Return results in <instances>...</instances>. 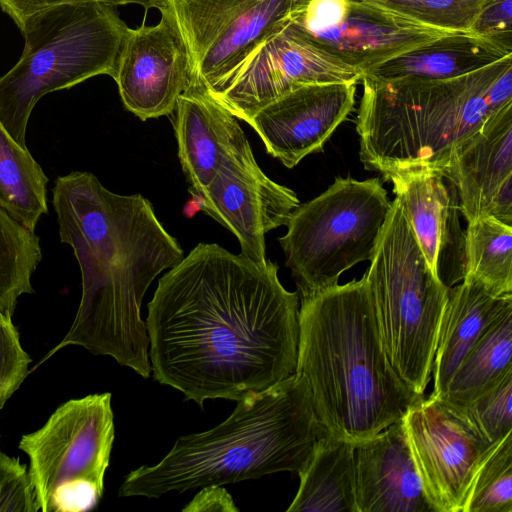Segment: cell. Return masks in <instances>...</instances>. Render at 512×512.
Here are the masks:
<instances>
[{
  "instance_id": "8",
  "label": "cell",
  "mask_w": 512,
  "mask_h": 512,
  "mask_svg": "<svg viewBox=\"0 0 512 512\" xmlns=\"http://www.w3.org/2000/svg\"><path fill=\"white\" fill-rule=\"evenodd\" d=\"M390 208L378 178L338 177L319 196L299 204L279 238L299 298L337 285L343 272L370 261Z\"/></svg>"
},
{
  "instance_id": "26",
  "label": "cell",
  "mask_w": 512,
  "mask_h": 512,
  "mask_svg": "<svg viewBox=\"0 0 512 512\" xmlns=\"http://www.w3.org/2000/svg\"><path fill=\"white\" fill-rule=\"evenodd\" d=\"M465 277L495 295L512 294V226L484 216L468 222Z\"/></svg>"
},
{
  "instance_id": "24",
  "label": "cell",
  "mask_w": 512,
  "mask_h": 512,
  "mask_svg": "<svg viewBox=\"0 0 512 512\" xmlns=\"http://www.w3.org/2000/svg\"><path fill=\"white\" fill-rule=\"evenodd\" d=\"M512 303L487 327L465 355L441 400L464 405L496 386L512 372Z\"/></svg>"
},
{
  "instance_id": "33",
  "label": "cell",
  "mask_w": 512,
  "mask_h": 512,
  "mask_svg": "<svg viewBox=\"0 0 512 512\" xmlns=\"http://www.w3.org/2000/svg\"><path fill=\"white\" fill-rule=\"evenodd\" d=\"M471 32L512 48V0H490L477 16Z\"/></svg>"
},
{
  "instance_id": "32",
  "label": "cell",
  "mask_w": 512,
  "mask_h": 512,
  "mask_svg": "<svg viewBox=\"0 0 512 512\" xmlns=\"http://www.w3.org/2000/svg\"><path fill=\"white\" fill-rule=\"evenodd\" d=\"M28 470L0 451V512H38Z\"/></svg>"
},
{
  "instance_id": "14",
  "label": "cell",
  "mask_w": 512,
  "mask_h": 512,
  "mask_svg": "<svg viewBox=\"0 0 512 512\" xmlns=\"http://www.w3.org/2000/svg\"><path fill=\"white\" fill-rule=\"evenodd\" d=\"M195 197L201 210L237 237L240 254L260 263L267 260L266 233L286 226L300 204L293 190L265 175L251 146L226 158Z\"/></svg>"
},
{
  "instance_id": "3",
  "label": "cell",
  "mask_w": 512,
  "mask_h": 512,
  "mask_svg": "<svg viewBox=\"0 0 512 512\" xmlns=\"http://www.w3.org/2000/svg\"><path fill=\"white\" fill-rule=\"evenodd\" d=\"M297 370L308 380L319 424L353 443L402 419L423 395L386 354L365 275L300 298Z\"/></svg>"
},
{
  "instance_id": "12",
  "label": "cell",
  "mask_w": 512,
  "mask_h": 512,
  "mask_svg": "<svg viewBox=\"0 0 512 512\" xmlns=\"http://www.w3.org/2000/svg\"><path fill=\"white\" fill-rule=\"evenodd\" d=\"M308 42L362 73L453 33L360 0H309L288 25Z\"/></svg>"
},
{
  "instance_id": "34",
  "label": "cell",
  "mask_w": 512,
  "mask_h": 512,
  "mask_svg": "<svg viewBox=\"0 0 512 512\" xmlns=\"http://www.w3.org/2000/svg\"><path fill=\"white\" fill-rule=\"evenodd\" d=\"M103 494L95 484L77 480L60 485L53 493L48 512H84L93 509Z\"/></svg>"
},
{
  "instance_id": "21",
  "label": "cell",
  "mask_w": 512,
  "mask_h": 512,
  "mask_svg": "<svg viewBox=\"0 0 512 512\" xmlns=\"http://www.w3.org/2000/svg\"><path fill=\"white\" fill-rule=\"evenodd\" d=\"M512 55V48L472 32H453L422 44L362 73V79L442 80L462 76Z\"/></svg>"
},
{
  "instance_id": "22",
  "label": "cell",
  "mask_w": 512,
  "mask_h": 512,
  "mask_svg": "<svg viewBox=\"0 0 512 512\" xmlns=\"http://www.w3.org/2000/svg\"><path fill=\"white\" fill-rule=\"evenodd\" d=\"M511 303L512 294L495 295L480 282L469 278L449 289L433 361V396L444 394L465 355Z\"/></svg>"
},
{
  "instance_id": "36",
  "label": "cell",
  "mask_w": 512,
  "mask_h": 512,
  "mask_svg": "<svg viewBox=\"0 0 512 512\" xmlns=\"http://www.w3.org/2000/svg\"><path fill=\"white\" fill-rule=\"evenodd\" d=\"M487 216L512 226V178H509L496 193Z\"/></svg>"
},
{
  "instance_id": "20",
  "label": "cell",
  "mask_w": 512,
  "mask_h": 512,
  "mask_svg": "<svg viewBox=\"0 0 512 512\" xmlns=\"http://www.w3.org/2000/svg\"><path fill=\"white\" fill-rule=\"evenodd\" d=\"M444 178L454 184L467 222L488 215L496 193L512 178V101L455 149Z\"/></svg>"
},
{
  "instance_id": "16",
  "label": "cell",
  "mask_w": 512,
  "mask_h": 512,
  "mask_svg": "<svg viewBox=\"0 0 512 512\" xmlns=\"http://www.w3.org/2000/svg\"><path fill=\"white\" fill-rule=\"evenodd\" d=\"M356 84H308L257 111L248 124L266 151L287 168L320 151L354 107Z\"/></svg>"
},
{
  "instance_id": "7",
  "label": "cell",
  "mask_w": 512,
  "mask_h": 512,
  "mask_svg": "<svg viewBox=\"0 0 512 512\" xmlns=\"http://www.w3.org/2000/svg\"><path fill=\"white\" fill-rule=\"evenodd\" d=\"M364 275L389 361L401 380L423 395L449 289L429 265L396 198Z\"/></svg>"
},
{
  "instance_id": "9",
  "label": "cell",
  "mask_w": 512,
  "mask_h": 512,
  "mask_svg": "<svg viewBox=\"0 0 512 512\" xmlns=\"http://www.w3.org/2000/svg\"><path fill=\"white\" fill-rule=\"evenodd\" d=\"M309 0H165L159 10L181 39L189 87L214 93Z\"/></svg>"
},
{
  "instance_id": "18",
  "label": "cell",
  "mask_w": 512,
  "mask_h": 512,
  "mask_svg": "<svg viewBox=\"0 0 512 512\" xmlns=\"http://www.w3.org/2000/svg\"><path fill=\"white\" fill-rule=\"evenodd\" d=\"M357 512H435L402 421L354 445Z\"/></svg>"
},
{
  "instance_id": "31",
  "label": "cell",
  "mask_w": 512,
  "mask_h": 512,
  "mask_svg": "<svg viewBox=\"0 0 512 512\" xmlns=\"http://www.w3.org/2000/svg\"><path fill=\"white\" fill-rule=\"evenodd\" d=\"M30 361L20 343L12 314L0 312V409L25 380Z\"/></svg>"
},
{
  "instance_id": "11",
  "label": "cell",
  "mask_w": 512,
  "mask_h": 512,
  "mask_svg": "<svg viewBox=\"0 0 512 512\" xmlns=\"http://www.w3.org/2000/svg\"><path fill=\"white\" fill-rule=\"evenodd\" d=\"M435 512H464L477 472L495 448L450 404L421 397L401 419Z\"/></svg>"
},
{
  "instance_id": "6",
  "label": "cell",
  "mask_w": 512,
  "mask_h": 512,
  "mask_svg": "<svg viewBox=\"0 0 512 512\" xmlns=\"http://www.w3.org/2000/svg\"><path fill=\"white\" fill-rule=\"evenodd\" d=\"M19 29L23 52L0 77V122L27 148L26 128L38 100L97 75L113 77L129 28L114 7L88 2L40 11Z\"/></svg>"
},
{
  "instance_id": "4",
  "label": "cell",
  "mask_w": 512,
  "mask_h": 512,
  "mask_svg": "<svg viewBox=\"0 0 512 512\" xmlns=\"http://www.w3.org/2000/svg\"><path fill=\"white\" fill-rule=\"evenodd\" d=\"M325 430L319 424L307 378L299 372L237 401L216 427L182 436L153 466L131 471L118 495L157 498L209 485L296 472L309 461Z\"/></svg>"
},
{
  "instance_id": "29",
  "label": "cell",
  "mask_w": 512,
  "mask_h": 512,
  "mask_svg": "<svg viewBox=\"0 0 512 512\" xmlns=\"http://www.w3.org/2000/svg\"><path fill=\"white\" fill-rule=\"evenodd\" d=\"M428 27L471 32L477 16L490 0H360Z\"/></svg>"
},
{
  "instance_id": "28",
  "label": "cell",
  "mask_w": 512,
  "mask_h": 512,
  "mask_svg": "<svg viewBox=\"0 0 512 512\" xmlns=\"http://www.w3.org/2000/svg\"><path fill=\"white\" fill-rule=\"evenodd\" d=\"M464 512H512V432L481 464Z\"/></svg>"
},
{
  "instance_id": "30",
  "label": "cell",
  "mask_w": 512,
  "mask_h": 512,
  "mask_svg": "<svg viewBox=\"0 0 512 512\" xmlns=\"http://www.w3.org/2000/svg\"><path fill=\"white\" fill-rule=\"evenodd\" d=\"M451 406L488 443H498L512 432V372L508 373L496 386L471 402Z\"/></svg>"
},
{
  "instance_id": "17",
  "label": "cell",
  "mask_w": 512,
  "mask_h": 512,
  "mask_svg": "<svg viewBox=\"0 0 512 512\" xmlns=\"http://www.w3.org/2000/svg\"><path fill=\"white\" fill-rule=\"evenodd\" d=\"M443 179L432 172L387 178L429 265L450 289L465 277L466 237L459 221L457 190Z\"/></svg>"
},
{
  "instance_id": "10",
  "label": "cell",
  "mask_w": 512,
  "mask_h": 512,
  "mask_svg": "<svg viewBox=\"0 0 512 512\" xmlns=\"http://www.w3.org/2000/svg\"><path fill=\"white\" fill-rule=\"evenodd\" d=\"M109 392L71 399L35 432L23 435L19 449L29 457L28 474L39 511L48 512L62 484L84 480L104 490L114 441Z\"/></svg>"
},
{
  "instance_id": "2",
  "label": "cell",
  "mask_w": 512,
  "mask_h": 512,
  "mask_svg": "<svg viewBox=\"0 0 512 512\" xmlns=\"http://www.w3.org/2000/svg\"><path fill=\"white\" fill-rule=\"evenodd\" d=\"M52 194L60 240L79 264L82 295L68 333L43 361L77 345L148 378L142 301L154 279L182 260L183 249L147 198L114 193L90 172L59 176Z\"/></svg>"
},
{
  "instance_id": "5",
  "label": "cell",
  "mask_w": 512,
  "mask_h": 512,
  "mask_svg": "<svg viewBox=\"0 0 512 512\" xmlns=\"http://www.w3.org/2000/svg\"><path fill=\"white\" fill-rule=\"evenodd\" d=\"M356 118L360 160L387 180L432 172L444 177L455 149L512 101V55L450 79H362Z\"/></svg>"
},
{
  "instance_id": "25",
  "label": "cell",
  "mask_w": 512,
  "mask_h": 512,
  "mask_svg": "<svg viewBox=\"0 0 512 512\" xmlns=\"http://www.w3.org/2000/svg\"><path fill=\"white\" fill-rule=\"evenodd\" d=\"M48 178L0 122V208L34 231L47 206Z\"/></svg>"
},
{
  "instance_id": "13",
  "label": "cell",
  "mask_w": 512,
  "mask_h": 512,
  "mask_svg": "<svg viewBox=\"0 0 512 512\" xmlns=\"http://www.w3.org/2000/svg\"><path fill=\"white\" fill-rule=\"evenodd\" d=\"M288 25L208 95L247 124L261 108L298 87L362 80L360 70L308 42Z\"/></svg>"
},
{
  "instance_id": "19",
  "label": "cell",
  "mask_w": 512,
  "mask_h": 512,
  "mask_svg": "<svg viewBox=\"0 0 512 512\" xmlns=\"http://www.w3.org/2000/svg\"><path fill=\"white\" fill-rule=\"evenodd\" d=\"M178 157L195 197L211 182L221 163L250 144L238 119L206 93L188 87L174 110Z\"/></svg>"
},
{
  "instance_id": "23",
  "label": "cell",
  "mask_w": 512,
  "mask_h": 512,
  "mask_svg": "<svg viewBox=\"0 0 512 512\" xmlns=\"http://www.w3.org/2000/svg\"><path fill=\"white\" fill-rule=\"evenodd\" d=\"M354 445L324 431L298 473L300 485L287 511L357 512Z\"/></svg>"
},
{
  "instance_id": "35",
  "label": "cell",
  "mask_w": 512,
  "mask_h": 512,
  "mask_svg": "<svg viewBox=\"0 0 512 512\" xmlns=\"http://www.w3.org/2000/svg\"><path fill=\"white\" fill-rule=\"evenodd\" d=\"M183 511H238L230 494L221 485H209L188 503Z\"/></svg>"
},
{
  "instance_id": "1",
  "label": "cell",
  "mask_w": 512,
  "mask_h": 512,
  "mask_svg": "<svg viewBox=\"0 0 512 512\" xmlns=\"http://www.w3.org/2000/svg\"><path fill=\"white\" fill-rule=\"evenodd\" d=\"M299 300L270 260L199 243L159 279L147 306L154 379L200 407L281 382L297 370Z\"/></svg>"
},
{
  "instance_id": "15",
  "label": "cell",
  "mask_w": 512,
  "mask_h": 512,
  "mask_svg": "<svg viewBox=\"0 0 512 512\" xmlns=\"http://www.w3.org/2000/svg\"><path fill=\"white\" fill-rule=\"evenodd\" d=\"M112 78L125 108L141 120L174 112L190 84V63L181 39L164 17L155 26L128 29Z\"/></svg>"
},
{
  "instance_id": "27",
  "label": "cell",
  "mask_w": 512,
  "mask_h": 512,
  "mask_svg": "<svg viewBox=\"0 0 512 512\" xmlns=\"http://www.w3.org/2000/svg\"><path fill=\"white\" fill-rule=\"evenodd\" d=\"M42 258L39 238L0 208V312L13 314L19 297L32 293Z\"/></svg>"
}]
</instances>
